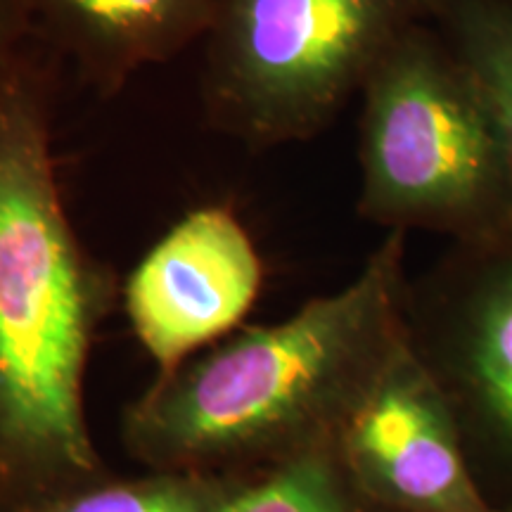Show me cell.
<instances>
[{"mask_svg": "<svg viewBox=\"0 0 512 512\" xmlns=\"http://www.w3.org/2000/svg\"><path fill=\"white\" fill-rule=\"evenodd\" d=\"M408 233L389 230L347 285L159 373L124 413L147 470L245 475L335 444L406 342Z\"/></svg>", "mask_w": 512, "mask_h": 512, "instance_id": "1", "label": "cell"}, {"mask_svg": "<svg viewBox=\"0 0 512 512\" xmlns=\"http://www.w3.org/2000/svg\"><path fill=\"white\" fill-rule=\"evenodd\" d=\"M114 280L76 238L29 76L0 86V512H36L112 477L86 418V370Z\"/></svg>", "mask_w": 512, "mask_h": 512, "instance_id": "2", "label": "cell"}, {"mask_svg": "<svg viewBox=\"0 0 512 512\" xmlns=\"http://www.w3.org/2000/svg\"><path fill=\"white\" fill-rule=\"evenodd\" d=\"M358 95L363 219L448 242L512 235V162L494 105L432 19L396 38Z\"/></svg>", "mask_w": 512, "mask_h": 512, "instance_id": "3", "label": "cell"}, {"mask_svg": "<svg viewBox=\"0 0 512 512\" xmlns=\"http://www.w3.org/2000/svg\"><path fill=\"white\" fill-rule=\"evenodd\" d=\"M437 0H219L204 100L221 131L252 147L323 131L361 93L394 41Z\"/></svg>", "mask_w": 512, "mask_h": 512, "instance_id": "4", "label": "cell"}, {"mask_svg": "<svg viewBox=\"0 0 512 512\" xmlns=\"http://www.w3.org/2000/svg\"><path fill=\"white\" fill-rule=\"evenodd\" d=\"M403 323L458 422L479 489L512 512V235L448 242L408 278Z\"/></svg>", "mask_w": 512, "mask_h": 512, "instance_id": "5", "label": "cell"}, {"mask_svg": "<svg viewBox=\"0 0 512 512\" xmlns=\"http://www.w3.org/2000/svg\"><path fill=\"white\" fill-rule=\"evenodd\" d=\"M264 283L254 240L233 209L183 216L128 275L124 309L140 347L169 373L226 337L252 311Z\"/></svg>", "mask_w": 512, "mask_h": 512, "instance_id": "6", "label": "cell"}, {"mask_svg": "<svg viewBox=\"0 0 512 512\" xmlns=\"http://www.w3.org/2000/svg\"><path fill=\"white\" fill-rule=\"evenodd\" d=\"M370 498L396 512H498L472 472L458 422L425 366L396 351L337 439Z\"/></svg>", "mask_w": 512, "mask_h": 512, "instance_id": "7", "label": "cell"}, {"mask_svg": "<svg viewBox=\"0 0 512 512\" xmlns=\"http://www.w3.org/2000/svg\"><path fill=\"white\" fill-rule=\"evenodd\" d=\"M48 38L100 91L204 38L219 0H31Z\"/></svg>", "mask_w": 512, "mask_h": 512, "instance_id": "8", "label": "cell"}, {"mask_svg": "<svg viewBox=\"0 0 512 512\" xmlns=\"http://www.w3.org/2000/svg\"><path fill=\"white\" fill-rule=\"evenodd\" d=\"M221 512H396L358 486L335 444L252 472Z\"/></svg>", "mask_w": 512, "mask_h": 512, "instance_id": "9", "label": "cell"}, {"mask_svg": "<svg viewBox=\"0 0 512 512\" xmlns=\"http://www.w3.org/2000/svg\"><path fill=\"white\" fill-rule=\"evenodd\" d=\"M249 475L150 470L138 479L107 477L36 512H221Z\"/></svg>", "mask_w": 512, "mask_h": 512, "instance_id": "10", "label": "cell"}, {"mask_svg": "<svg viewBox=\"0 0 512 512\" xmlns=\"http://www.w3.org/2000/svg\"><path fill=\"white\" fill-rule=\"evenodd\" d=\"M432 22L482 83L512 162V0H437Z\"/></svg>", "mask_w": 512, "mask_h": 512, "instance_id": "11", "label": "cell"}]
</instances>
